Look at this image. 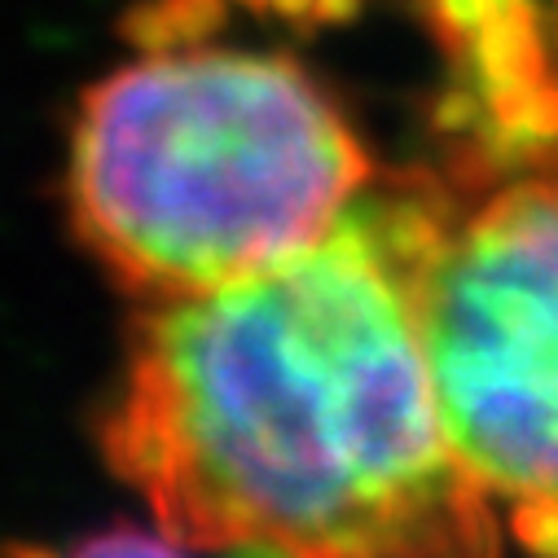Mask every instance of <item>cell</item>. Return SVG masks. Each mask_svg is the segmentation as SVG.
Listing matches in <instances>:
<instances>
[{"instance_id": "1", "label": "cell", "mask_w": 558, "mask_h": 558, "mask_svg": "<svg viewBox=\"0 0 558 558\" xmlns=\"http://www.w3.org/2000/svg\"><path fill=\"white\" fill-rule=\"evenodd\" d=\"M440 207L374 185L308 251L150 300L101 413L110 471L194 549L493 554L506 532L436 400L417 264Z\"/></svg>"}, {"instance_id": "2", "label": "cell", "mask_w": 558, "mask_h": 558, "mask_svg": "<svg viewBox=\"0 0 558 558\" xmlns=\"http://www.w3.org/2000/svg\"><path fill=\"white\" fill-rule=\"evenodd\" d=\"M369 185L356 128L295 58L211 40H155L101 75L66 150L84 251L146 304L308 251Z\"/></svg>"}, {"instance_id": "3", "label": "cell", "mask_w": 558, "mask_h": 558, "mask_svg": "<svg viewBox=\"0 0 558 558\" xmlns=\"http://www.w3.org/2000/svg\"><path fill=\"white\" fill-rule=\"evenodd\" d=\"M417 317L445 432L506 541L558 554V181H510L432 229Z\"/></svg>"}]
</instances>
